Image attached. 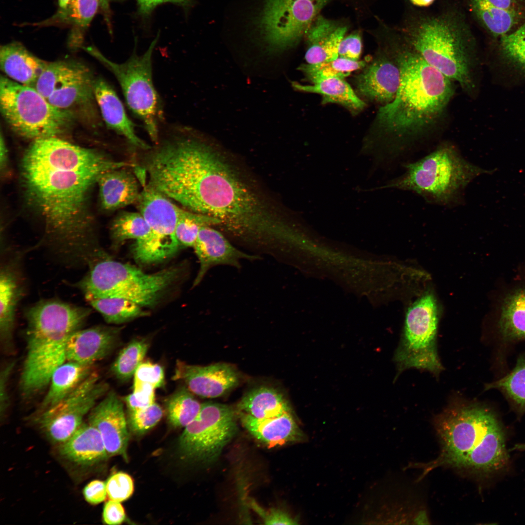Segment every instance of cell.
Instances as JSON below:
<instances>
[{"mask_svg": "<svg viewBox=\"0 0 525 525\" xmlns=\"http://www.w3.org/2000/svg\"><path fill=\"white\" fill-rule=\"evenodd\" d=\"M128 168L112 169L99 177L97 183L104 210H114L137 202L141 192L138 179Z\"/></svg>", "mask_w": 525, "mask_h": 525, "instance_id": "obj_27", "label": "cell"}, {"mask_svg": "<svg viewBox=\"0 0 525 525\" xmlns=\"http://www.w3.org/2000/svg\"><path fill=\"white\" fill-rule=\"evenodd\" d=\"M155 389L146 386L124 398L128 412L146 408L155 402Z\"/></svg>", "mask_w": 525, "mask_h": 525, "instance_id": "obj_46", "label": "cell"}, {"mask_svg": "<svg viewBox=\"0 0 525 525\" xmlns=\"http://www.w3.org/2000/svg\"><path fill=\"white\" fill-rule=\"evenodd\" d=\"M143 186L136 203L149 227L150 232L143 242L135 244L133 253L139 262L151 263L167 259L179 249L175 228L186 209L148 184Z\"/></svg>", "mask_w": 525, "mask_h": 525, "instance_id": "obj_13", "label": "cell"}, {"mask_svg": "<svg viewBox=\"0 0 525 525\" xmlns=\"http://www.w3.org/2000/svg\"><path fill=\"white\" fill-rule=\"evenodd\" d=\"M48 62L31 53L21 43L12 42L0 46L1 70L9 79L33 87Z\"/></svg>", "mask_w": 525, "mask_h": 525, "instance_id": "obj_30", "label": "cell"}, {"mask_svg": "<svg viewBox=\"0 0 525 525\" xmlns=\"http://www.w3.org/2000/svg\"><path fill=\"white\" fill-rule=\"evenodd\" d=\"M154 184L183 208L219 220L238 236L276 240L284 234L285 226L198 133L181 135L165 147Z\"/></svg>", "mask_w": 525, "mask_h": 525, "instance_id": "obj_1", "label": "cell"}, {"mask_svg": "<svg viewBox=\"0 0 525 525\" xmlns=\"http://www.w3.org/2000/svg\"><path fill=\"white\" fill-rule=\"evenodd\" d=\"M173 379L183 382L191 392L197 396L215 398L235 386L239 376L237 370L229 364L217 363L199 366L178 361Z\"/></svg>", "mask_w": 525, "mask_h": 525, "instance_id": "obj_16", "label": "cell"}, {"mask_svg": "<svg viewBox=\"0 0 525 525\" xmlns=\"http://www.w3.org/2000/svg\"><path fill=\"white\" fill-rule=\"evenodd\" d=\"M237 431L236 413L230 406L202 403L195 418L185 427L178 441L180 458L191 463L214 461Z\"/></svg>", "mask_w": 525, "mask_h": 525, "instance_id": "obj_14", "label": "cell"}, {"mask_svg": "<svg viewBox=\"0 0 525 525\" xmlns=\"http://www.w3.org/2000/svg\"><path fill=\"white\" fill-rule=\"evenodd\" d=\"M100 5V9L104 16L105 23L110 33L112 32L111 24V12L109 2L110 0H97Z\"/></svg>", "mask_w": 525, "mask_h": 525, "instance_id": "obj_54", "label": "cell"}, {"mask_svg": "<svg viewBox=\"0 0 525 525\" xmlns=\"http://www.w3.org/2000/svg\"><path fill=\"white\" fill-rule=\"evenodd\" d=\"M135 165L58 137L32 141L21 162L23 186L60 253L79 257L92 249L89 191L105 172Z\"/></svg>", "mask_w": 525, "mask_h": 525, "instance_id": "obj_2", "label": "cell"}, {"mask_svg": "<svg viewBox=\"0 0 525 525\" xmlns=\"http://www.w3.org/2000/svg\"><path fill=\"white\" fill-rule=\"evenodd\" d=\"M243 425L256 439L269 447L300 442L305 436L291 411L274 417L258 419L240 411Z\"/></svg>", "mask_w": 525, "mask_h": 525, "instance_id": "obj_24", "label": "cell"}, {"mask_svg": "<svg viewBox=\"0 0 525 525\" xmlns=\"http://www.w3.org/2000/svg\"><path fill=\"white\" fill-rule=\"evenodd\" d=\"M496 330L506 342L525 340V283L515 284L499 296L494 305Z\"/></svg>", "mask_w": 525, "mask_h": 525, "instance_id": "obj_22", "label": "cell"}, {"mask_svg": "<svg viewBox=\"0 0 525 525\" xmlns=\"http://www.w3.org/2000/svg\"><path fill=\"white\" fill-rule=\"evenodd\" d=\"M83 495L87 502L90 504L97 505L104 502L107 496L105 483L99 480L90 482L85 487Z\"/></svg>", "mask_w": 525, "mask_h": 525, "instance_id": "obj_52", "label": "cell"}, {"mask_svg": "<svg viewBox=\"0 0 525 525\" xmlns=\"http://www.w3.org/2000/svg\"><path fill=\"white\" fill-rule=\"evenodd\" d=\"M331 0H264L254 19L259 44L268 55L295 46Z\"/></svg>", "mask_w": 525, "mask_h": 525, "instance_id": "obj_11", "label": "cell"}, {"mask_svg": "<svg viewBox=\"0 0 525 525\" xmlns=\"http://www.w3.org/2000/svg\"><path fill=\"white\" fill-rule=\"evenodd\" d=\"M438 322V304L431 292H426L408 307L394 357L398 374L411 368L426 370L435 376L441 372L436 341Z\"/></svg>", "mask_w": 525, "mask_h": 525, "instance_id": "obj_12", "label": "cell"}, {"mask_svg": "<svg viewBox=\"0 0 525 525\" xmlns=\"http://www.w3.org/2000/svg\"><path fill=\"white\" fill-rule=\"evenodd\" d=\"M187 388L178 389L166 401L167 418L175 427H185L197 416L202 406Z\"/></svg>", "mask_w": 525, "mask_h": 525, "instance_id": "obj_37", "label": "cell"}, {"mask_svg": "<svg viewBox=\"0 0 525 525\" xmlns=\"http://www.w3.org/2000/svg\"><path fill=\"white\" fill-rule=\"evenodd\" d=\"M435 0H410L411 2L418 6L426 7L431 5Z\"/></svg>", "mask_w": 525, "mask_h": 525, "instance_id": "obj_56", "label": "cell"}, {"mask_svg": "<svg viewBox=\"0 0 525 525\" xmlns=\"http://www.w3.org/2000/svg\"><path fill=\"white\" fill-rule=\"evenodd\" d=\"M149 344L142 339H134L123 348L111 366L113 374L122 381L130 379L147 353Z\"/></svg>", "mask_w": 525, "mask_h": 525, "instance_id": "obj_39", "label": "cell"}, {"mask_svg": "<svg viewBox=\"0 0 525 525\" xmlns=\"http://www.w3.org/2000/svg\"><path fill=\"white\" fill-rule=\"evenodd\" d=\"M89 271L76 284L86 300L119 298L151 306L176 278L178 269L147 274L138 268L112 260L102 252L89 263Z\"/></svg>", "mask_w": 525, "mask_h": 525, "instance_id": "obj_8", "label": "cell"}, {"mask_svg": "<svg viewBox=\"0 0 525 525\" xmlns=\"http://www.w3.org/2000/svg\"><path fill=\"white\" fill-rule=\"evenodd\" d=\"M193 247L200 264L193 286L198 284L213 266L228 265L239 268L241 260H254L258 258L236 248L221 232L210 226L201 228Z\"/></svg>", "mask_w": 525, "mask_h": 525, "instance_id": "obj_19", "label": "cell"}, {"mask_svg": "<svg viewBox=\"0 0 525 525\" xmlns=\"http://www.w3.org/2000/svg\"><path fill=\"white\" fill-rule=\"evenodd\" d=\"M94 95L106 126L136 148L148 150L151 147L136 134L135 125L112 86L101 77L94 79Z\"/></svg>", "mask_w": 525, "mask_h": 525, "instance_id": "obj_23", "label": "cell"}, {"mask_svg": "<svg viewBox=\"0 0 525 525\" xmlns=\"http://www.w3.org/2000/svg\"><path fill=\"white\" fill-rule=\"evenodd\" d=\"M362 48V38L359 33L353 32L345 36L338 48L339 57L351 60H359Z\"/></svg>", "mask_w": 525, "mask_h": 525, "instance_id": "obj_47", "label": "cell"}, {"mask_svg": "<svg viewBox=\"0 0 525 525\" xmlns=\"http://www.w3.org/2000/svg\"><path fill=\"white\" fill-rule=\"evenodd\" d=\"M395 58L401 72L399 87L394 100L380 108L378 120L397 143V154L439 120L454 90L451 80L410 47L398 50Z\"/></svg>", "mask_w": 525, "mask_h": 525, "instance_id": "obj_3", "label": "cell"}, {"mask_svg": "<svg viewBox=\"0 0 525 525\" xmlns=\"http://www.w3.org/2000/svg\"><path fill=\"white\" fill-rule=\"evenodd\" d=\"M0 108L11 129L32 141L58 137L70 127L75 118L74 112L53 106L34 88L2 75Z\"/></svg>", "mask_w": 525, "mask_h": 525, "instance_id": "obj_10", "label": "cell"}, {"mask_svg": "<svg viewBox=\"0 0 525 525\" xmlns=\"http://www.w3.org/2000/svg\"><path fill=\"white\" fill-rule=\"evenodd\" d=\"M90 313L89 308L53 299L41 300L26 309V350L19 379L24 397L48 386L54 370L66 361L70 336Z\"/></svg>", "mask_w": 525, "mask_h": 525, "instance_id": "obj_5", "label": "cell"}, {"mask_svg": "<svg viewBox=\"0 0 525 525\" xmlns=\"http://www.w3.org/2000/svg\"><path fill=\"white\" fill-rule=\"evenodd\" d=\"M164 372L162 367L149 361L142 362L134 375L133 392H137L146 386L156 389L162 386Z\"/></svg>", "mask_w": 525, "mask_h": 525, "instance_id": "obj_44", "label": "cell"}, {"mask_svg": "<svg viewBox=\"0 0 525 525\" xmlns=\"http://www.w3.org/2000/svg\"><path fill=\"white\" fill-rule=\"evenodd\" d=\"M238 407L240 411L258 419L274 417L291 411L283 395L267 386L257 387L246 393Z\"/></svg>", "mask_w": 525, "mask_h": 525, "instance_id": "obj_33", "label": "cell"}, {"mask_svg": "<svg viewBox=\"0 0 525 525\" xmlns=\"http://www.w3.org/2000/svg\"><path fill=\"white\" fill-rule=\"evenodd\" d=\"M366 64L365 60L354 61L338 57L329 61L304 64L298 69L313 84L329 78L344 79L353 71L364 68Z\"/></svg>", "mask_w": 525, "mask_h": 525, "instance_id": "obj_36", "label": "cell"}, {"mask_svg": "<svg viewBox=\"0 0 525 525\" xmlns=\"http://www.w3.org/2000/svg\"><path fill=\"white\" fill-rule=\"evenodd\" d=\"M0 164L2 166V165H4L6 160L7 157V149L4 140V138L1 133L0 135Z\"/></svg>", "mask_w": 525, "mask_h": 525, "instance_id": "obj_55", "label": "cell"}, {"mask_svg": "<svg viewBox=\"0 0 525 525\" xmlns=\"http://www.w3.org/2000/svg\"><path fill=\"white\" fill-rule=\"evenodd\" d=\"M16 261L3 264L0 271V340L3 350H13L16 310L23 287Z\"/></svg>", "mask_w": 525, "mask_h": 525, "instance_id": "obj_26", "label": "cell"}, {"mask_svg": "<svg viewBox=\"0 0 525 525\" xmlns=\"http://www.w3.org/2000/svg\"><path fill=\"white\" fill-rule=\"evenodd\" d=\"M471 11L493 37L510 33L525 18L522 10L500 8L489 0H467Z\"/></svg>", "mask_w": 525, "mask_h": 525, "instance_id": "obj_32", "label": "cell"}, {"mask_svg": "<svg viewBox=\"0 0 525 525\" xmlns=\"http://www.w3.org/2000/svg\"><path fill=\"white\" fill-rule=\"evenodd\" d=\"M71 0H58L59 8H66L70 2Z\"/></svg>", "mask_w": 525, "mask_h": 525, "instance_id": "obj_57", "label": "cell"}, {"mask_svg": "<svg viewBox=\"0 0 525 525\" xmlns=\"http://www.w3.org/2000/svg\"><path fill=\"white\" fill-rule=\"evenodd\" d=\"M221 225L215 218L186 210L179 219L175 235L180 246L193 247L201 228L204 226Z\"/></svg>", "mask_w": 525, "mask_h": 525, "instance_id": "obj_41", "label": "cell"}, {"mask_svg": "<svg viewBox=\"0 0 525 525\" xmlns=\"http://www.w3.org/2000/svg\"><path fill=\"white\" fill-rule=\"evenodd\" d=\"M92 371L71 393L59 402L41 412L35 419L52 442L59 444L68 439L83 423V419L107 392L108 385L99 381Z\"/></svg>", "mask_w": 525, "mask_h": 525, "instance_id": "obj_15", "label": "cell"}, {"mask_svg": "<svg viewBox=\"0 0 525 525\" xmlns=\"http://www.w3.org/2000/svg\"><path fill=\"white\" fill-rule=\"evenodd\" d=\"M512 450H525V443L517 444L512 448Z\"/></svg>", "mask_w": 525, "mask_h": 525, "instance_id": "obj_58", "label": "cell"}, {"mask_svg": "<svg viewBox=\"0 0 525 525\" xmlns=\"http://www.w3.org/2000/svg\"><path fill=\"white\" fill-rule=\"evenodd\" d=\"M404 173L384 188L411 191L427 202L453 206L462 202L464 192L475 177L494 170L482 169L465 159L452 144L444 143L421 159L404 165Z\"/></svg>", "mask_w": 525, "mask_h": 525, "instance_id": "obj_7", "label": "cell"}, {"mask_svg": "<svg viewBox=\"0 0 525 525\" xmlns=\"http://www.w3.org/2000/svg\"><path fill=\"white\" fill-rule=\"evenodd\" d=\"M109 323L120 324L148 315L141 306L125 298H103L87 300Z\"/></svg>", "mask_w": 525, "mask_h": 525, "instance_id": "obj_35", "label": "cell"}, {"mask_svg": "<svg viewBox=\"0 0 525 525\" xmlns=\"http://www.w3.org/2000/svg\"><path fill=\"white\" fill-rule=\"evenodd\" d=\"M88 422L100 433L109 456H126L129 440L123 403L113 391L88 414Z\"/></svg>", "mask_w": 525, "mask_h": 525, "instance_id": "obj_17", "label": "cell"}, {"mask_svg": "<svg viewBox=\"0 0 525 525\" xmlns=\"http://www.w3.org/2000/svg\"><path fill=\"white\" fill-rule=\"evenodd\" d=\"M292 86L298 91L317 93L322 96V104L335 103L353 111L362 109L366 104L355 94L351 86L343 78L324 79L311 85L293 82Z\"/></svg>", "mask_w": 525, "mask_h": 525, "instance_id": "obj_34", "label": "cell"}, {"mask_svg": "<svg viewBox=\"0 0 525 525\" xmlns=\"http://www.w3.org/2000/svg\"><path fill=\"white\" fill-rule=\"evenodd\" d=\"M486 389H497L503 393L521 411H525V356L518 359L508 374L486 385Z\"/></svg>", "mask_w": 525, "mask_h": 525, "instance_id": "obj_40", "label": "cell"}, {"mask_svg": "<svg viewBox=\"0 0 525 525\" xmlns=\"http://www.w3.org/2000/svg\"><path fill=\"white\" fill-rule=\"evenodd\" d=\"M162 408L156 402L146 408L128 412V423L132 431L143 434L157 425L163 416Z\"/></svg>", "mask_w": 525, "mask_h": 525, "instance_id": "obj_43", "label": "cell"}, {"mask_svg": "<svg viewBox=\"0 0 525 525\" xmlns=\"http://www.w3.org/2000/svg\"><path fill=\"white\" fill-rule=\"evenodd\" d=\"M120 331L102 325L76 331L67 342L66 361L93 366L114 349Z\"/></svg>", "mask_w": 525, "mask_h": 525, "instance_id": "obj_20", "label": "cell"}, {"mask_svg": "<svg viewBox=\"0 0 525 525\" xmlns=\"http://www.w3.org/2000/svg\"><path fill=\"white\" fill-rule=\"evenodd\" d=\"M158 35L147 50L138 55L135 50L124 62L117 63L105 57L94 47L84 50L97 59L115 77L127 105L142 123L151 140L157 143L165 124L162 102L154 85L152 56Z\"/></svg>", "mask_w": 525, "mask_h": 525, "instance_id": "obj_9", "label": "cell"}, {"mask_svg": "<svg viewBox=\"0 0 525 525\" xmlns=\"http://www.w3.org/2000/svg\"><path fill=\"white\" fill-rule=\"evenodd\" d=\"M99 9L97 0H71L66 8H59L50 18L30 25L70 27L68 44L70 49L76 50L81 47L85 32Z\"/></svg>", "mask_w": 525, "mask_h": 525, "instance_id": "obj_29", "label": "cell"}, {"mask_svg": "<svg viewBox=\"0 0 525 525\" xmlns=\"http://www.w3.org/2000/svg\"><path fill=\"white\" fill-rule=\"evenodd\" d=\"M106 489L109 500L122 502L132 495L134 485L132 478L127 473L119 472L107 480Z\"/></svg>", "mask_w": 525, "mask_h": 525, "instance_id": "obj_45", "label": "cell"}, {"mask_svg": "<svg viewBox=\"0 0 525 525\" xmlns=\"http://www.w3.org/2000/svg\"><path fill=\"white\" fill-rule=\"evenodd\" d=\"M463 20L447 14L420 18L404 32L409 46L465 90L473 87L472 39Z\"/></svg>", "mask_w": 525, "mask_h": 525, "instance_id": "obj_6", "label": "cell"}, {"mask_svg": "<svg viewBox=\"0 0 525 525\" xmlns=\"http://www.w3.org/2000/svg\"><path fill=\"white\" fill-rule=\"evenodd\" d=\"M15 361H11L2 366L0 373V412L4 414L9 405L8 384L15 367Z\"/></svg>", "mask_w": 525, "mask_h": 525, "instance_id": "obj_50", "label": "cell"}, {"mask_svg": "<svg viewBox=\"0 0 525 525\" xmlns=\"http://www.w3.org/2000/svg\"><path fill=\"white\" fill-rule=\"evenodd\" d=\"M125 518V510L121 502L109 500L105 503L103 512L105 523L109 525H120Z\"/></svg>", "mask_w": 525, "mask_h": 525, "instance_id": "obj_51", "label": "cell"}, {"mask_svg": "<svg viewBox=\"0 0 525 525\" xmlns=\"http://www.w3.org/2000/svg\"><path fill=\"white\" fill-rule=\"evenodd\" d=\"M401 78L399 65L386 56L376 59L356 78L359 93L372 101L385 105L397 92Z\"/></svg>", "mask_w": 525, "mask_h": 525, "instance_id": "obj_21", "label": "cell"}, {"mask_svg": "<svg viewBox=\"0 0 525 525\" xmlns=\"http://www.w3.org/2000/svg\"><path fill=\"white\" fill-rule=\"evenodd\" d=\"M59 451L68 460L86 467L97 464L108 457L100 433L88 422H83L68 439L60 444Z\"/></svg>", "mask_w": 525, "mask_h": 525, "instance_id": "obj_28", "label": "cell"}, {"mask_svg": "<svg viewBox=\"0 0 525 525\" xmlns=\"http://www.w3.org/2000/svg\"><path fill=\"white\" fill-rule=\"evenodd\" d=\"M348 27L338 21L318 15L305 36L309 47L305 55L307 63L315 64L337 58L340 43Z\"/></svg>", "mask_w": 525, "mask_h": 525, "instance_id": "obj_25", "label": "cell"}, {"mask_svg": "<svg viewBox=\"0 0 525 525\" xmlns=\"http://www.w3.org/2000/svg\"><path fill=\"white\" fill-rule=\"evenodd\" d=\"M500 38V51L503 56L525 73V22Z\"/></svg>", "mask_w": 525, "mask_h": 525, "instance_id": "obj_42", "label": "cell"}, {"mask_svg": "<svg viewBox=\"0 0 525 525\" xmlns=\"http://www.w3.org/2000/svg\"><path fill=\"white\" fill-rule=\"evenodd\" d=\"M115 1H122L126 0H111ZM138 7V13L143 18H147L150 16L158 5L170 2L187 9L192 4V0H135Z\"/></svg>", "mask_w": 525, "mask_h": 525, "instance_id": "obj_49", "label": "cell"}, {"mask_svg": "<svg viewBox=\"0 0 525 525\" xmlns=\"http://www.w3.org/2000/svg\"><path fill=\"white\" fill-rule=\"evenodd\" d=\"M93 78L83 64L66 60L60 76L47 100L53 106L71 111L95 100Z\"/></svg>", "mask_w": 525, "mask_h": 525, "instance_id": "obj_18", "label": "cell"}, {"mask_svg": "<svg viewBox=\"0 0 525 525\" xmlns=\"http://www.w3.org/2000/svg\"><path fill=\"white\" fill-rule=\"evenodd\" d=\"M495 5L506 9L522 10V7L525 4V0H489Z\"/></svg>", "mask_w": 525, "mask_h": 525, "instance_id": "obj_53", "label": "cell"}, {"mask_svg": "<svg viewBox=\"0 0 525 525\" xmlns=\"http://www.w3.org/2000/svg\"><path fill=\"white\" fill-rule=\"evenodd\" d=\"M93 366L66 361L52 373L38 412L54 405L71 393L93 370Z\"/></svg>", "mask_w": 525, "mask_h": 525, "instance_id": "obj_31", "label": "cell"}, {"mask_svg": "<svg viewBox=\"0 0 525 525\" xmlns=\"http://www.w3.org/2000/svg\"><path fill=\"white\" fill-rule=\"evenodd\" d=\"M434 424L441 451L437 459L425 466V473L437 467L447 466L487 473L507 464L504 433L490 409L455 402L436 417Z\"/></svg>", "mask_w": 525, "mask_h": 525, "instance_id": "obj_4", "label": "cell"}, {"mask_svg": "<svg viewBox=\"0 0 525 525\" xmlns=\"http://www.w3.org/2000/svg\"><path fill=\"white\" fill-rule=\"evenodd\" d=\"M251 506L265 525H296L297 521L287 513L278 509L264 510L254 502Z\"/></svg>", "mask_w": 525, "mask_h": 525, "instance_id": "obj_48", "label": "cell"}, {"mask_svg": "<svg viewBox=\"0 0 525 525\" xmlns=\"http://www.w3.org/2000/svg\"><path fill=\"white\" fill-rule=\"evenodd\" d=\"M149 227L139 212H122L114 220L111 227L113 241L120 243L133 239L138 244L145 240L149 234Z\"/></svg>", "mask_w": 525, "mask_h": 525, "instance_id": "obj_38", "label": "cell"}]
</instances>
